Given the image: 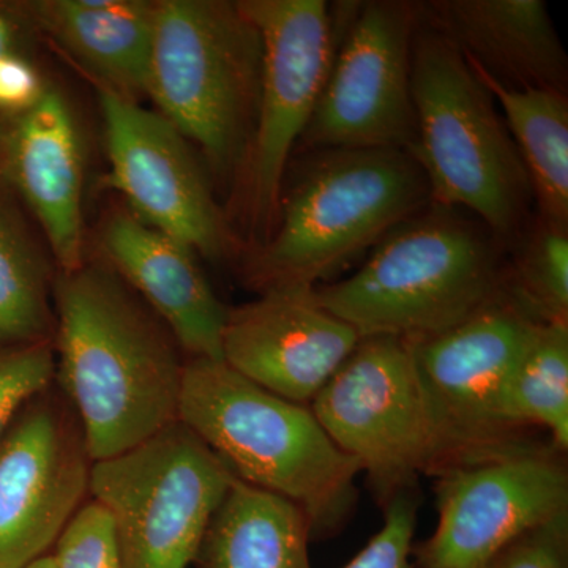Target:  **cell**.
<instances>
[{"instance_id":"cell-1","label":"cell","mask_w":568,"mask_h":568,"mask_svg":"<svg viewBox=\"0 0 568 568\" xmlns=\"http://www.w3.org/2000/svg\"><path fill=\"white\" fill-rule=\"evenodd\" d=\"M52 297L55 383L80 417L93 463L178 422L185 353L106 261L58 272Z\"/></svg>"},{"instance_id":"cell-2","label":"cell","mask_w":568,"mask_h":568,"mask_svg":"<svg viewBox=\"0 0 568 568\" xmlns=\"http://www.w3.org/2000/svg\"><path fill=\"white\" fill-rule=\"evenodd\" d=\"M429 203L428 181L409 151L295 153L274 230L245 256V284L257 294L315 290Z\"/></svg>"},{"instance_id":"cell-3","label":"cell","mask_w":568,"mask_h":568,"mask_svg":"<svg viewBox=\"0 0 568 568\" xmlns=\"http://www.w3.org/2000/svg\"><path fill=\"white\" fill-rule=\"evenodd\" d=\"M504 252L476 216L429 203L394 227L354 275L312 295L361 338L420 342L506 294Z\"/></svg>"},{"instance_id":"cell-4","label":"cell","mask_w":568,"mask_h":568,"mask_svg":"<svg viewBox=\"0 0 568 568\" xmlns=\"http://www.w3.org/2000/svg\"><path fill=\"white\" fill-rule=\"evenodd\" d=\"M178 420L239 480L297 504L312 538L346 525L361 467L310 406L265 390L220 358L186 357Z\"/></svg>"},{"instance_id":"cell-5","label":"cell","mask_w":568,"mask_h":568,"mask_svg":"<svg viewBox=\"0 0 568 568\" xmlns=\"http://www.w3.org/2000/svg\"><path fill=\"white\" fill-rule=\"evenodd\" d=\"M410 91L420 164L433 204L476 216L506 248L530 223L532 186L491 92L463 52L422 14Z\"/></svg>"},{"instance_id":"cell-6","label":"cell","mask_w":568,"mask_h":568,"mask_svg":"<svg viewBox=\"0 0 568 568\" xmlns=\"http://www.w3.org/2000/svg\"><path fill=\"white\" fill-rule=\"evenodd\" d=\"M261 73L263 40L239 2H155L144 93L220 178H244Z\"/></svg>"},{"instance_id":"cell-7","label":"cell","mask_w":568,"mask_h":568,"mask_svg":"<svg viewBox=\"0 0 568 568\" xmlns=\"http://www.w3.org/2000/svg\"><path fill=\"white\" fill-rule=\"evenodd\" d=\"M234 478L178 420L93 463L89 497L111 515L121 568H186Z\"/></svg>"},{"instance_id":"cell-8","label":"cell","mask_w":568,"mask_h":568,"mask_svg":"<svg viewBox=\"0 0 568 568\" xmlns=\"http://www.w3.org/2000/svg\"><path fill=\"white\" fill-rule=\"evenodd\" d=\"M332 13L334 54L294 155L316 149L410 151L417 136L410 61L422 2H338Z\"/></svg>"},{"instance_id":"cell-9","label":"cell","mask_w":568,"mask_h":568,"mask_svg":"<svg viewBox=\"0 0 568 568\" xmlns=\"http://www.w3.org/2000/svg\"><path fill=\"white\" fill-rule=\"evenodd\" d=\"M310 409L357 462L384 507L436 476L439 446L413 349L395 336H365Z\"/></svg>"},{"instance_id":"cell-10","label":"cell","mask_w":568,"mask_h":568,"mask_svg":"<svg viewBox=\"0 0 568 568\" xmlns=\"http://www.w3.org/2000/svg\"><path fill=\"white\" fill-rule=\"evenodd\" d=\"M534 323L506 291L450 331L409 343L436 428V477L537 447L506 410L508 376Z\"/></svg>"},{"instance_id":"cell-11","label":"cell","mask_w":568,"mask_h":568,"mask_svg":"<svg viewBox=\"0 0 568 568\" xmlns=\"http://www.w3.org/2000/svg\"><path fill=\"white\" fill-rule=\"evenodd\" d=\"M263 40V73L245 201L257 244L274 230L287 164L320 99L335 47L324 0H241Z\"/></svg>"},{"instance_id":"cell-12","label":"cell","mask_w":568,"mask_h":568,"mask_svg":"<svg viewBox=\"0 0 568 568\" xmlns=\"http://www.w3.org/2000/svg\"><path fill=\"white\" fill-rule=\"evenodd\" d=\"M92 467L80 417L51 384L0 436V568L50 555L89 500Z\"/></svg>"},{"instance_id":"cell-13","label":"cell","mask_w":568,"mask_h":568,"mask_svg":"<svg viewBox=\"0 0 568 568\" xmlns=\"http://www.w3.org/2000/svg\"><path fill=\"white\" fill-rule=\"evenodd\" d=\"M110 173L136 219L212 261L235 252V239L216 204L192 142L136 99L97 85Z\"/></svg>"},{"instance_id":"cell-14","label":"cell","mask_w":568,"mask_h":568,"mask_svg":"<svg viewBox=\"0 0 568 568\" xmlns=\"http://www.w3.org/2000/svg\"><path fill=\"white\" fill-rule=\"evenodd\" d=\"M435 534L414 549L418 568H485L508 541L568 510L567 467L530 448L437 476Z\"/></svg>"},{"instance_id":"cell-15","label":"cell","mask_w":568,"mask_h":568,"mask_svg":"<svg viewBox=\"0 0 568 568\" xmlns=\"http://www.w3.org/2000/svg\"><path fill=\"white\" fill-rule=\"evenodd\" d=\"M361 335L310 291H268L227 308L222 361L257 386L310 406Z\"/></svg>"},{"instance_id":"cell-16","label":"cell","mask_w":568,"mask_h":568,"mask_svg":"<svg viewBox=\"0 0 568 568\" xmlns=\"http://www.w3.org/2000/svg\"><path fill=\"white\" fill-rule=\"evenodd\" d=\"M0 178L39 223L59 272L84 263V148L69 100L48 84L39 102L0 118Z\"/></svg>"},{"instance_id":"cell-17","label":"cell","mask_w":568,"mask_h":568,"mask_svg":"<svg viewBox=\"0 0 568 568\" xmlns=\"http://www.w3.org/2000/svg\"><path fill=\"white\" fill-rule=\"evenodd\" d=\"M106 263L171 328L186 357L220 358L227 308L196 253L130 211L108 215L100 233Z\"/></svg>"},{"instance_id":"cell-18","label":"cell","mask_w":568,"mask_h":568,"mask_svg":"<svg viewBox=\"0 0 568 568\" xmlns=\"http://www.w3.org/2000/svg\"><path fill=\"white\" fill-rule=\"evenodd\" d=\"M422 14L500 84L567 92V52L544 0H432Z\"/></svg>"},{"instance_id":"cell-19","label":"cell","mask_w":568,"mask_h":568,"mask_svg":"<svg viewBox=\"0 0 568 568\" xmlns=\"http://www.w3.org/2000/svg\"><path fill=\"white\" fill-rule=\"evenodd\" d=\"M17 3L32 31L59 44L92 74L97 85L136 100L145 92L155 2L37 0Z\"/></svg>"},{"instance_id":"cell-20","label":"cell","mask_w":568,"mask_h":568,"mask_svg":"<svg viewBox=\"0 0 568 568\" xmlns=\"http://www.w3.org/2000/svg\"><path fill=\"white\" fill-rule=\"evenodd\" d=\"M312 526L286 497L234 478L205 529L196 568H312Z\"/></svg>"},{"instance_id":"cell-21","label":"cell","mask_w":568,"mask_h":568,"mask_svg":"<svg viewBox=\"0 0 568 568\" xmlns=\"http://www.w3.org/2000/svg\"><path fill=\"white\" fill-rule=\"evenodd\" d=\"M469 65L503 111L500 115L529 175L537 215L568 226L567 92L507 88Z\"/></svg>"},{"instance_id":"cell-22","label":"cell","mask_w":568,"mask_h":568,"mask_svg":"<svg viewBox=\"0 0 568 568\" xmlns=\"http://www.w3.org/2000/svg\"><path fill=\"white\" fill-rule=\"evenodd\" d=\"M22 209L0 178V346L54 339L51 297L58 274Z\"/></svg>"},{"instance_id":"cell-23","label":"cell","mask_w":568,"mask_h":568,"mask_svg":"<svg viewBox=\"0 0 568 568\" xmlns=\"http://www.w3.org/2000/svg\"><path fill=\"white\" fill-rule=\"evenodd\" d=\"M506 410L519 428L547 429L559 454L567 452L568 324H532L508 376Z\"/></svg>"},{"instance_id":"cell-24","label":"cell","mask_w":568,"mask_h":568,"mask_svg":"<svg viewBox=\"0 0 568 568\" xmlns=\"http://www.w3.org/2000/svg\"><path fill=\"white\" fill-rule=\"evenodd\" d=\"M506 263V291L540 323L568 324V226L537 215Z\"/></svg>"},{"instance_id":"cell-25","label":"cell","mask_w":568,"mask_h":568,"mask_svg":"<svg viewBox=\"0 0 568 568\" xmlns=\"http://www.w3.org/2000/svg\"><path fill=\"white\" fill-rule=\"evenodd\" d=\"M54 383V339L0 346V436L29 399Z\"/></svg>"},{"instance_id":"cell-26","label":"cell","mask_w":568,"mask_h":568,"mask_svg":"<svg viewBox=\"0 0 568 568\" xmlns=\"http://www.w3.org/2000/svg\"><path fill=\"white\" fill-rule=\"evenodd\" d=\"M55 568H121L114 525L102 504L89 497L51 551Z\"/></svg>"},{"instance_id":"cell-27","label":"cell","mask_w":568,"mask_h":568,"mask_svg":"<svg viewBox=\"0 0 568 568\" xmlns=\"http://www.w3.org/2000/svg\"><path fill=\"white\" fill-rule=\"evenodd\" d=\"M386 517L379 532L369 538L343 568H413L417 499L413 491L394 497L384 507Z\"/></svg>"},{"instance_id":"cell-28","label":"cell","mask_w":568,"mask_h":568,"mask_svg":"<svg viewBox=\"0 0 568 568\" xmlns=\"http://www.w3.org/2000/svg\"><path fill=\"white\" fill-rule=\"evenodd\" d=\"M485 568H568V510L519 534Z\"/></svg>"},{"instance_id":"cell-29","label":"cell","mask_w":568,"mask_h":568,"mask_svg":"<svg viewBox=\"0 0 568 568\" xmlns=\"http://www.w3.org/2000/svg\"><path fill=\"white\" fill-rule=\"evenodd\" d=\"M47 82L28 54H14L0 61V118L20 114L39 102Z\"/></svg>"},{"instance_id":"cell-30","label":"cell","mask_w":568,"mask_h":568,"mask_svg":"<svg viewBox=\"0 0 568 568\" xmlns=\"http://www.w3.org/2000/svg\"><path fill=\"white\" fill-rule=\"evenodd\" d=\"M31 26L22 17L17 2H0V61L14 54H28Z\"/></svg>"},{"instance_id":"cell-31","label":"cell","mask_w":568,"mask_h":568,"mask_svg":"<svg viewBox=\"0 0 568 568\" xmlns=\"http://www.w3.org/2000/svg\"><path fill=\"white\" fill-rule=\"evenodd\" d=\"M26 568H55L54 559H52L51 552L50 555L43 556V558L37 559L36 562H32L31 566Z\"/></svg>"}]
</instances>
